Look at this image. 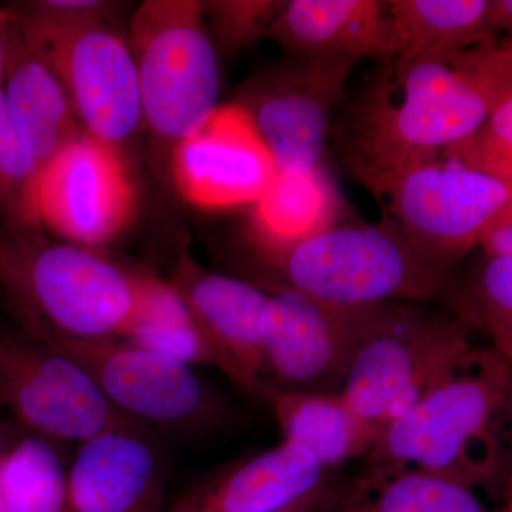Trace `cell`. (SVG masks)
Returning <instances> with one entry per match:
<instances>
[{"instance_id": "cell-1", "label": "cell", "mask_w": 512, "mask_h": 512, "mask_svg": "<svg viewBox=\"0 0 512 512\" xmlns=\"http://www.w3.org/2000/svg\"><path fill=\"white\" fill-rule=\"evenodd\" d=\"M490 43L379 64L350 103L338 128L340 160L377 201L404 171L457 147L483 126L505 92Z\"/></svg>"}, {"instance_id": "cell-2", "label": "cell", "mask_w": 512, "mask_h": 512, "mask_svg": "<svg viewBox=\"0 0 512 512\" xmlns=\"http://www.w3.org/2000/svg\"><path fill=\"white\" fill-rule=\"evenodd\" d=\"M503 494L512 468V367L470 346L410 409L379 431L365 460Z\"/></svg>"}, {"instance_id": "cell-3", "label": "cell", "mask_w": 512, "mask_h": 512, "mask_svg": "<svg viewBox=\"0 0 512 512\" xmlns=\"http://www.w3.org/2000/svg\"><path fill=\"white\" fill-rule=\"evenodd\" d=\"M151 275L100 249L0 227V311L40 342L126 338Z\"/></svg>"}, {"instance_id": "cell-4", "label": "cell", "mask_w": 512, "mask_h": 512, "mask_svg": "<svg viewBox=\"0 0 512 512\" xmlns=\"http://www.w3.org/2000/svg\"><path fill=\"white\" fill-rule=\"evenodd\" d=\"M272 282L339 309L389 302H448L458 282L427 264L389 218L332 224L289 241L251 239Z\"/></svg>"}, {"instance_id": "cell-5", "label": "cell", "mask_w": 512, "mask_h": 512, "mask_svg": "<svg viewBox=\"0 0 512 512\" xmlns=\"http://www.w3.org/2000/svg\"><path fill=\"white\" fill-rule=\"evenodd\" d=\"M136 59L144 131L170 164L175 148L220 107V52L195 0H147L128 26Z\"/></svg>"}, {"instance_id": "cell-6", "label": "cell", "mask_w": 512, "mask_h": 512, "mask_svg": "<svg viewBox=\"0 0 512 512\" xmlns=\"http://www.w3.org/2000/svg\"><path fill=\"white\" fill-rule=\"evenodd\" d=\"M471 332L456 312L437 313L413 302L366 306L340 396L380 431L474 345Z\"/></svg>"}, {"instance_id": "cell-7", "label": "cell", "mask_w": 512, "mask_h": 512, "mask_svg": "<svg viewBox=\"0 0 512 512\" xmlns=\"http://www.w3.org/2000/svg\"><path fill=\"white\" fill-rule=\"evenodd\" d=\"M82 367L114 409L151 433L205 439L237 420L194 367L126 339L45 340Z\"/></svg>"}, {"instance_id": "cell-8", "label": "cell", "mask_w": 512, "mask_h": 512, "mask_svg": "<svg viewBox=\"0 0 512 512\" xmlns=\"http://www.w3.org/2000/svg\"><path fill=\"white\" fill-rule=\"evenodd\" d=\"M380 202L423 261L451 272L512 204V188L443 153L400 174Z\"/></svg>"}, {"instance_id": "cell-9", "label": "cell", "mask_w": 512, "mask_h": 512, "mask_svg": "<svg viewBox=\"0 0 512 512\" xmlns=\"http://www.w3.org/2000/svg\"><path fill=\"white\" fill-rule=\"evenodd\" d=\"M10 16L62 80L83 133L127 157L144 130L137 64L127 36L113 23L50 26Z\"/></svg>"}, {"instance_id": "cell-10", "label": "cell", "mask_w": 512, "mask_h": 512, "mask_svg": "<svg viewBox=\"0 0 512 512\" xmlns=\"http://www.w3.org/2000/svg\"><path fill=\"white\" fill-rule=\"evenodd\" d=\"M357 63L353 57L286 56L242 84L237 107L261 138L276 174L319 173L333 109Z\"/></svg>"}, {"instance_id": "cell-11", "label": "cell", "mask_w": 512, "mask_h": 512, "mask_svg": "<svg viewBox=\"0 0 512 512\" xmlns=\"http://www.w3.org/2000/svg\"><path fill=\"white\" fill-rule=\"evenodd\" d=\"M0 407L29 434L55 444L137 424L111 406L82 367L15 325H0Z\"/></svg>"}, {"instance_id": "cell-12", "label": "cell", "mask_w": 512, "mask_h": 512, "mask_svg": "<svg viewBox=\"0 0 512 512\" xmlns=\"http://www.w3.org/2000/svg\"><path fill=\"white\" fill-rule=\"evenodd\" d=\"M137 188L127 157L82 134L45 170L40 211L50 237L109 247L136 221Z\"/></svg>"}, {"instance_id": "cell-13", "label": "cell", "mask_w": 512, "mask_h": 512, "mask_svg": "<svg viewBox=\"0 0 512 512\" xmlns=\"http://www.w3.org/2000/svg\"><path fill=\"white\" fill-rule=\"evenodd\" d=\"M261 286L269 292L261 318L269 387L340 394L363 308H333L286 286Z\"/></svg>"}, {"instance_id": "cell-14", "label": "cell", "mask_w": 512, "mask_h": 512, "mask_svg": "<svg viewBox=\"0 0 512 512\" xmlns=\"http://www.w3.org/2000/svg\"><path fill=\"white\" fill-rule=\"evenodd\" d=\"M167 281L207 340L218 369L251 396L264 399L269 384L261 318L268 289L205 269L185 247L178 249Z\"/></svg>"}, {"instance_id": "cell-15", "label": "cell", "mask_w": 512, "mask_h": 512, "mask_svg": "<svg viewBox=\"0 0 512 512\" xmlns=\"http://www.w3.org/2000/svg\"><path fill=\"white\" fill-rule=\"evenodd\" d=\"M342 481L282 441L192 487L171 512H328Z\"/></svg>"}, {"instance_id": "cell-16", "label": "cell", "mask_w": 512, "mask_h": 512, "mask_svg": "<svg viewBox=\"0 0 512 512\" xmlns=\"http://www.w3.org/2000/svg\"><path fill=\"white\" fill-rule=\"evenodd\" d=\"M171 180L184 200L202 210L258 202L275 180L272 158L244 111L225 107L175 148Z\"/></svg>"}, {"instance_id": "cell-17", "label": "cell", "mask_w": 512, "mask_h": 512, "mask_svg": "<svg viewBox=\"0 0 512 512\" xmlns=\"http://www.w3.org/2000/svg\"><path fill=\"white\" fill-rule=\"evenodd\" d=\"M168 461L157 436L123 426L83 441L67 468L70 512H163Z\"/></svg>"}, {"instance_id": "cell-18", "label": "cell", "mask_w": 512, "mask_h": 512, "mask_svg": "<svg viewBox=\"0 0 512 512\" xmlns=\"http://www.w3.org/2000/svg\"><path fill=\"white\" fill-rule=\"evenodd\" d=\"M268 37L286 56L353 57L382 64L396 56L387 2L382 0H289Z\"/></svg>"}, {"instance_id": "cell-19", "label": "cell", "mask_w": 512, "mask_h": 512, "mask_svg": "<svg viewBox=\"0 0 512 512\" xmlns=\"http://www.w3.org/2000/svg\"><path fill=\"white\" fill-rule=\"evenodd\" d=\"M2 94L13 124L43 170L84 134L62 80L12 16Z\"/></svg>"}, {"instance_id": "cell-20", "label": "cell", "mask_w": 512, "mask_h": 512, "mask_svg": "<svg viewBox=\"0 0 512 512\" xmlns=\"http://www.w3.org/2000/svg\"><path fill=\"white\" fill-rule=\"evenodd\" d=\"M264 402L284 441L303 447L329 470L355 458H366L379 430L360 417L339 393H302L266 389Z\"/></svg>"}, {"instance_id": "cell-21", "label": "cell", "mask_w": 512, "mask_h": 512, "mask_svg": "<svg viewBox=\"0 0 512 512\" xmlns=\"http://www.w3.org/2000/svg\"><path fill=\"white\" fill-rule=\"evenodd\" d=\"M387 13L397 60L454 55L497 39L491 0H390Z\"/></svg>"}, {"instance_id": "cell-22", "label": "cell", "mask_w": 512, "mask_h": 512, "mask_svg": "<svg viewBox=\"0 0 512 512\" xmlns=\"http://www.w3.org/2000/svg\"><path fill=\"white\" fill-rule=\"evenodd\" d=\"M328 512H485L476 493L444 478L366 464L342 481Z\"/></svg>"}, {"instance_id": "cell-23", "label": "cell", "mask_w": 512, "mask_h": 512, "mask_svg": "<svg viewBox=\"0 0 512 512\" xmlns=\"http://www.w3.org/2000/svg\"><path fill=\"white\" fill-rule=\"evenodd\" d=\"M57 444L29 434L0 457V512H70Z\"/></svg>"}, {"instance_id": "cell-24", "label": "cell", "mask_w": 512, "mask_h": 512, "mask_svg": "<svg viewBox=\"0 0 512 512\" xmlns=\"http://www.w3.org/2000/svg\"><path fill=\"white\" fill-rule=\"evenodd\" d=\"M185 365L214 366L218 362L180 296L167 279L151 276L143 311L124 338Z\"/></svg>"}, {"instance_id": "cell-25", "label": "cell", "mask_w": 512, "mask_h": 512, "mask_svg": "<svg viewBox=\"0 0 512 512\" xmlns=\"http://www.w3.org/2000/svg\"><path fill=\"white\" fill-rule=\"evenodd\" d=\"M42 165L13 124L0 89V227L18 234H43Z\"/></svg>"}, {"instance_id": "cell-26", "label": "cell", "mask_w": 512, "mask_h": 512, "mask_svg": "<svg viewBox=\"0 0 512 512\" xmlns=\"http://www.w3.org/2000/svg\"><path fill=\"white\" fill-rule=\"evenodd\" d=\"M454 312L512 363V258H487L458 284Z\"/></svg>"}, {"instance_id": "cell-27", "label": "cell", "mask_w": 512, "mask_h": 512, "mask_svg": "<svg viewBox=\"0 0 512 512\" xmlns=\"http://www.w3.org/2000/svg\"><path fill=\"white\" fill-rule=\"evenodd\" d=\"M319 173L276 174L268 190L256 202L251 239L289 241L326 227L325 185Z\"/></svg>"}, {"instance_id": "cell-28", "label": "cell", "mask_w": 512, "mask_h": 512, "mask_svg": "<svg viewBox=\"0 0 512 512\" xmlns=\"http://www.w3.org/2000/svg\"><path fill=\"white\" fill-rule=\"evenodd\" d=\"M205 20L220 53H237L268 37L284 2L217 0L201 2Z\"/></svg>"}, {"instance_id": "cell-29", "label": "cell", "mask_w": 512, "mask_h": 512, "mask_svg": "<svg viewBox=\"0 0 512 512\" xmlns=\"http://www.w3.org/2000/svg\"><path fill=\"white\" fill-rule=\"evenodd\" d=\"M446 153L512 188V90L498 97L473 136Z\"/></svg>"}, {"instance_id": "cell-30", "label": "cell", "mask_w": 512, "mask_h": 512, "mask_svg": "<svg viewBox=\"0 0 512 512\" xmlns=\"http://www.w3.org/2000/svg\"><path fill=\"white\" fill-rule=\"evenodd\" d=\"M124 3L109 0H23L6 3L13 15L50 26L116 22Z\"/></svg>"}, {"instance_id": "cell-31", "label": "cell", "mask_w": 512, "mask_h": 512, "mask_svg": "<svg viewBox=\"0 0 512 512\" xmlns=\"http://www.w3.org/2000/svg\"><path fill=\"white\" fill-rule=\"evenodd\" d=\"M480 247L487 258H512V204L487 229Z\"/></svg>"}, {"instance_id": "cell-32", "label": "cell", "mask_w": 512, "mask_h": 512, "mask_svg": "<svg viewBox=\"0 0 512 512\" xmlns=\"http://www.w3.org/2000/svg\"><path fill=\"white\" fill-rule=\"evenodd\" d=\"M490 28L493 35L512 36V0H491Z\"/></svg>"}, {"instance_id": "cell-33", "label": "cell", "mask_w": 512, "mask_h": 512, "mask_svg": "<svg viewBox=\"0 0 512 512\" xmlns=\"http://www.w3.org/2000/svg\"><path fill=\"white\" fill-rule=\"evenodd\" d=\"M494 55L500 67L501 77L505 84V90H512V36L495 40Z\"/></svg>"}, {"instance_id": "cell-34", "label": "cell", "mask_w": 512, "mask_h": 512, "mask_svg": "<svg viewBox=\"0 0 512 512\" xmlns=\"http://www.w3.org/2000/svg\"><path fill=\"white\" fill-rule=\"evenodd\" d=\"M10 16L5 5H0V89L5 76L6 53H8Z\"/></svg>"}, {"instance_id": "cell-35", "label": "cell", "mask_w": 512, "mask_h": 512, "mask_svg": "<svg viewBox=\"0 0 512 512\" xmlns=\"http://www.w3.org/2000/svg\"><path fill=\"white\" fill-rule=\"evenodd\" d=\"M504 497L507 498L508 505H510V511L512 512V468L510 477H508L507 485H505Z\"/></svg>"}, {"instance_id": "cell-36", "label": "cell", "mask_w": 512, "mask_h": 512, "mask_svg": "<svg viewBox=\"0 0 512 512\" xmlns=\"http://www.w3.org/2000/svg\"><path fill=\"white\" fill-rule=\"evenodd\" d=\"M5 444L2 441V433H0V457H2L3 450H5Z\"/></svg>"}, {"instance_id": "cell-37", "label": "cell", "mask_w": 512, "mask_h": 512, "mask_svg": "<svg viewBox=\"0 0 512 512\" xmlns=\"http://www.w3.org/2000/svg\"><path fill=\"white\" fill-rule=\"evenodd\" d=\"M511 367H512V363H510Z\"/></svg>"}]
</instances>
